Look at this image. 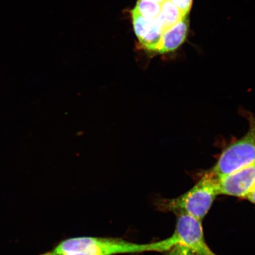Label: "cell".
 <instances>
[{
	"label": "cell",
	"mask_w": 255,
	"mask_h": 255,
	"mask_svg": "<svg viewBox=\"0 0 255 255\" xmlns=\"http://www.w3.org/2000/svg\"><path fill=\"white\" fill-rule=\"evenodd\" d=\"M183 17H184L182 12L173 2L170 0H165L161 3L160 12L155 19L161 25L164 33L169 28L174 26Z\"/></svg>",
	"instance_id": "cell-8"
},
{
	"label": "cell",
	"mask_w": 255,
	"mask_h": 255,
	"mask_svg": "<svg viewBox=\"0 0 255 255\" xmlns=\"http://www.w3.org/2000/svg\"><path fill=\"white\" fill-rule=\"evenodd\" d=\"M247 199L250 200L251 203H253L255 205V188L251 191L250 194H249Z\"/></svg>",
	"instance_id": "cell-11"
},
{
	"label": "cell",
	"mask_w": 255,
	"mask_h": 255,
	"mask_svg": "<svg viewBox=\"0 0 255 255\" xmlns=\"http://www.w3.org/2000/svg\"><path fill=\"white\" fill-rule=\"evenodd\" d=\"M149 1L157 2L158 3H160V4H161V3L165 1V0H149Z\"/></svg>",
	"instance_id": "cell-12"
},
{
	"label": "cell",
	"mask_w": 255,
	"mask_h": 255,
	"mask_svg": "<svg viewBox=\"0 0 255 255\" xmlns=\"http://www.w3.org/2000/svg\"><path fill=\"white\" fill-rule=\"evenodd\" d=\"M180 9L185 17L189 14L193 0H170Z\"/></svg>",
	"instance_id": "cell-10"
},
{
	"label": "cell",
	"mask_w": 255,
	"mask_h": 255,
	"mask_svg": "<svg viewBox=\"0 0 255 255\" xmlns=\"http://www.w3.org/2000/svg\"><path fill=\"white\" fill-rule=\"evenodd\" d=\"M158 242L137 244L117 238L82 237L65 239L41 255H117L156 252Z\"/></svg>",
	"instance_id": "cell-1"
},
{
	"label": "cell",
	"mask_w": 255,
	"mask_h": 255,
	"mask_svg": "<svg viewBox=\"0 0 255 255\" xmlns=\"http://www.w3.org/2000/svg\"><path fill=\"white\" fill-rule=\"evenodd\" d=\"M130 13L133 30L139 43L149 52L157 53L163 34L161 25L155 18L143 17L135 7L130 11Z\"/></svg>",
	"instance_id": "cell-6"
},
{
	"label": "cell",
	"mask_w": 255,
	"mask_h": 255,
	"mask_svg": "<svg viewBox=\"0 0 255 255\" xmlns=\"http://www.w3.org/2000/svg\"><path fill=\"white\" fill-rule=\"evenodd\" d=\"M189 26L190 20L188 15L174 26L164 31L157 53L164 54L177 50L186 40Z\"/></svg>",
	"instance_id": "cell-7"
},
{
	"label": "cell",
	"mask_w": 255,
	"mask_h": 255,
	"mask_svg": "<svg viewBox=\"0 0 255 255\" xmlns=\"http://www.w3.org/2000/svg\"><path fill=\"white\" fill-rule=\"evenodd\" d=\"M167 240V255H217L206 244L202 221L192 217L177 216L173 234Z\"/></svg>",
	"instance_id": "cell-3"
},
{
	"label": "cell",
	"mask_w": 255,
	"mask_h": 255,
	"mask_svg": "<svg viewBox=\"0 0 255 255\" xmlns=\"http://www.w3.org/2000/svg\"><path fill=\"white\" fill-rule=\"evenodd\" d=\"M161 4L149 0H138L135 8L143 17L148 19L157 18L160 12Z\"/></svg>",
	"instance_id": "cell-9"
},
{
	"label": "cell",
	"mask_w": 255,
	"mask_h": 255,
	"mask_svg": "<svg viewBox=\"0 0 255 255\" xmlns=\"http://www.w3.org/2000/svg\"><path fill=\"white\" fill-rule=\"evenodd\" d=\"M245 115L250 129L241 138L228 146L220 155L215 166L210 171L217 178L255 162V117L246 112Z\"/></svg>",
	"instance_id": "cell-4"
},
{
	"label": "cell",
	"mask_w": 255,
	"mask_h": 255,
	"mask_svg": "<svg viewBox=\"0 0 255 255\" xmlns=\"http://www.w3.org/2000/svg\"><path fill=\"white\" fill-rule=\"evenodd\" d=\"M219 194L247 199L255 188V162L218 178Z\"/></svg>",
	"instance_id": "cell-5"
},
{
	"label": "cell",
	"mask_w": 255,
	"mask_h": 255,
	"mask_svg": "<svg viewBox=\"0 0 255 255\" xmlns=\"http://www.w3.org/2000/svg\"><path fill=\"white\" fill-rule=\"evenodd\" d=\"M219 194L218 178L209 171L187 192L174 199H160L157 206L161 211L202 221Z\"/></svg>",
	"instance_id": "cell-2"
}]
</instances>
